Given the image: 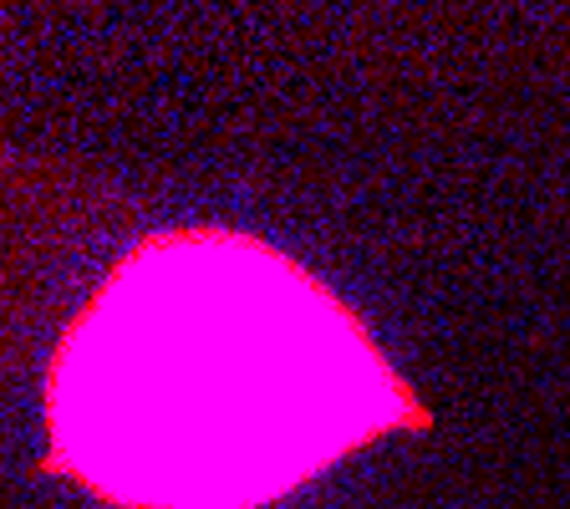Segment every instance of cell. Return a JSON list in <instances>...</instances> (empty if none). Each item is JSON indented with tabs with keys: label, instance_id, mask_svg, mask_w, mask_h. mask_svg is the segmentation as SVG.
Masks as SVG:
<instances>
[{
	"label": "cell",
	"instance_id": "obj_1",
	"mask_svg": "<svg viewBox=\"0 0 570 509\" xmlns=\"http://www.w3.org/2000/svg\"><path fill=\"white\" fill-rule=\"evenodd\" d=\"M61 362L82 468L153 509H255L397 418V387L322 286L249 240L132 255Z\"/></svg>",
	"mask_w": 570,
	"mask_h": 509
}]
</instances>
